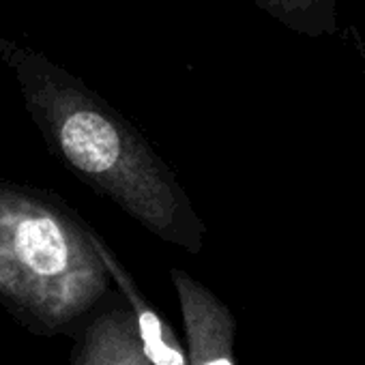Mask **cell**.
Returning a JSON list of instances; mask_svg holds the SVG:
<instances>
[{
    "instance_id": "2",
    "label": "cell",
    "mask_w": 365,
    "mask_h": 365,
    "mask_svg": "<svg viewBox=\"0 0 365 365\" xmlns=\"http://www.w3.org/2000/svg\"><path fill=\"white\" fill-rule=\"evenodd\" d=\"M110 279L93 230L48 196L0 182V303L22 327L73 335Z\"/></svg>"
},
{
    "instance_id": "6",
    "label": "cell",
    "mask_w": 365,
    "mask_h": 365,
    "mask_svg": "<svg viewBox=\"0 0 365 365\" xmlns=\"http://www.w3.org/2000/svg\"><path fill=\"white\" fill-rule=\"evenodd\" d=\"M286 3H303V0H286Z\"/></svg>"
},
{
    "instance_id": "4",
    "label": "cell",
    "mask_w": 365,
    "mask_h": 365,
    "mask_svg": "<svg viewBox=\"0 0 365 365\" xmlns=\"http://www.w3.org/2000/svg\"><path fill=\"white\" fill-rule=\"evenodd\" d=\"M73 337L71 365H155L129 305H112L88 316Z\"/></svg>"
},
{
    "instance_id": "3",
    "label": "cell",
    "mask_w": 365,
    "mask_h": 365,
    "mask_svg": "<svg viewBox=\"0 0 365 365\" xmlns=\"http://www.w3.org/2000/svg\"><path fill=\"white\" fill-rule=\"evenodd\" d=\"M172 284L185 329L190 365H237V320L230 307L182 269H172Z\"/></svg>"
},
{
    "instance_id": "1",
    "label": "cell",
    "mask_w": 365,
    "mask_h": 365,
    "mask_svg": "<svg viewBox=\"0 0 365 365\" xmlns=\"http://www.w3.org/2000/svg\"><path fill=\"white\" fill-rule=\"evenodd\" d=\"M26 110L52 153L93 190L112 198L153 235L194 254L205 226L142 138L82 82L43 54L0 39Z\"/></svg>"
},
{
    "instance_id": "5",
    "label": "cell",
    "mask_w": 365,
    "mask_h": 365,
    "mask_svg": "<svg viewBox=\"0 0 365 365\" xmlns=\"http://www.w3.org/2000/svg\"><path fill=\"white\" fill-rule=\"evenodd\" d=\"M93 241H95V247H97L99 256L103 258L114 284L118 286V290L123 292L127 305L131 307V312L135 316L140 339L144 344L148 359L155 365H190L187 346H182L180 337L174 333V329L168 324V320L146 301V297L142 294V290L138 288L133 277L127 273V269L116 260V256L108 250V245L95 232H93Z\"/></svg>"
}]
</instances>
